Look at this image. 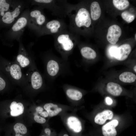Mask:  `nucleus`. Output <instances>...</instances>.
<instances>
[{
  "mask_svg": "<svg viewBox=\"0 0 136 136\" xmlns=\"http://www.w3.org/2000/svg\"><path fill=\"white\" fill-rule=\"evenodd\" d=\"M69 23L68 28L78 35L83 28H89L91 23L90 13L85 7L70 4L67 12Z\"/></svg>",
  "mask_w": 136,
  "mask_h": 136,
  "instance_id": "1",
  "label": "nucleus"
},
{
  "mask_svg": "<svg viewBox=\"0 0 136 136\" xmlns=\"http://www.w3.org/2000/svg\"><path fill=\"white\" fill-rule=\"evenodd\" d=\"M30 3L31 0H13L9 9L0 20V24L10 28Z\"/></svg>",
  "mask_w": 136,
  "mask_h": 136,
  "instance_id": "2",
  "label": "nucleus"
},
{
  "mask_svg": "<svg viewBox=\"0 0 136 136\" xmlns=\"http://www.w3.org/2000/svg\"><path fill=\"white\" fill-rule=\"evenodd\" d=\"M70 4L66 1L56 0H32L30 3L31 5L47 9L53 15L61 18L67 16Z\"/></svg>",
  "mask_w": 136,
  "mask_h": 136,
  "instance_id": "3",
  "label": "nucleus"
},
{
  "mask_svg": "<svg viewBox=\"0 0 136 136\" xmlns=\"http://www.w3.org/2000/svg\"><path fill=\"white\" fill-rule=\"evenodd\" d=\"M30 11L29 7L25 10L7 31L5 39L8 43L11 45L14 40L18 41L22 38L27 26Z\"/></svg>",
  "mask_w": 136,
  "mask_h": 136,
  "instance_id": "4",
  "label": "nucleus"
},
{
  "mask_svg": "<svg viewBox=\"0 0 136 136\" xmlns=\"http://www.w3.org/2000/svg\"><path fill=\"white\" fill-rule=\"evenodd\" d=\"M77 35L68 28L53 36L55 44L58 48L67 52L72 50L77 43Z\"/></svg>",
  "mask_w": 136,
  "mask_h": 136,
  "instance_id": "5",
  "label": "nucleus"
},
{
  "mask_svg": "<svg viewBox=\"0 0 136 136\" xmlns=\"http://www.w3.org/2000/svg\"><path fill=\"white\" fill-rule=\"evenodd\" d=\"M44 9L37 6L29 11L27 26L35 34L48 21Z\"/></svg>",
  "mask_w": 136,
  "mask_h": 136,
  "instance_id": "6",
  "label": "nucleus"
},
{
  "mask_svg": "<svg viewBox=\"0 0 136 136\" xmlns=\"http://www.w3.org/2000/svg\"><path fill=\"white\" fill-rule=\"evenodd\" d=\"M68 28V25L63 21L54 19L48 21L35 34L38 37L50 35H54Z\"/></svg>",
  "mask_w": 136,
  "mask_h": 136,
  "instance_id": "7",
  "label": "nucleus"
},
{
  "mask_svg": "<svg viewBox=\"0 0 136 136\" xmlns=\"http://www.w3.org/2000/svg\"><path fill=\"white\" fill-rule=\"evenodd\" d=\"M122 33L121 28L117 25H113L109 28L107 39L110 43L115 44L119 40Z\"/></svg>",
  "mask_w": 136,
  "mask_h": 136,
  "instance_id": "8",
  "label": "nucleus"
},
{
  "mask_svg": "<svg viewBox=\"0 0 136 136\" xmlns=\"http://www.w3.org/2000/svg\"><path fill=\"white\" fill-rule=\"evenodd\" d=\"M131 51L130 45L124 44L116 48L114 56L118 60L123 61L127 58Z\"/></svg>",
  "mask_w": 136,
  "mask_h": 136,
  "instance_id": "9",
  "label": "nucleus"
},
{
  "mask_svg": "<svg viewBox=\"0 0 136 136\" xmlns=\"http://www.w3.org/2000/svg\"><path fill=\"white\" fill-rule=\"evenodd\" d=\"M116 120H114L104 125L102 127V133L104 136H116L117 132L115 127L118 124Z\"/></svg>",
  "mask_w": 136,
  "mask_h": 136,
  "instance_id": "10",
  "label": "nucleus"
},
{
  "mask_svg": "<svg viewBox=\"0 0 136 136\" xmlns=\"http://www.w3.org/2000/svg\"><path fill=\"white\" fill-rule=\"evenodd\" d=\"M67 123L69 128L74 133H78L81 131L82 127L81 122L76 117H69L67 119Z\"/></svg>",
  "mask_w": 136,
  "mask_h": 136,
  "instance_id": "11",
  "label": "nucleus"
},
{
  "mask_svg": "<svg viewBox=\"0 0 136 136\" xmlns=\"http://www.w3.org/2000/svg\"><path fill=\"white\" fill-rule=\"evenodd\" d=\"M113 116V112L110 110H104L97 114L95 116L94 121L96 124L103 125L108 120L111 119Z\"/></svg>",
  "mask_w": 136,
  "mask_h": 136,
  "instance_id": "12",
  "label": "nucleus"
},
{
  "mask_svg": "<svg viewBox=\"0 0 136 136\" xmlns=\"http://www.w3.org/2000/svg\"><path fill=\"white\" fill-rule=\"evenodd\" d=\"M90 10L91 19L94 21L98 19L101 13V8L98 3L96 1L92 2L90 5Z\"/></svg>",
  "mask_w": 136,
  "mask_h": 136,
  "instance_id": "13",
  "label": "nucleus"
},
{
  "mask_svg": "<svg viewBox=\"0 0 136 136\" xmlns=\"http://www.w3.org/2000/svg\"><path fill=\"white\" fill-rule=\"evenodd\" d=\"M107 88L108 92L114 96L119 95L122 91V89L119 84L113 82L108 83Z\"/></svg>",
  "mask_w": 136,
  "mask_h": 136,
  "instance_id": "14",
  "label": "nucleus"
},
{
  "mask_svg": "<svg viewBox=\"0 0 136 136\" xmlns=\"http://www.w3.org/2000/svg\"><path fill=\"white\" fill-rule=\"evenodd\" d=\"M31 84L32 88L35 89L40 88L42 86L43 81L40 74L37 72L33 73L31 77Z\"/></svg>",
  "mask_w": 136,
  "mask_h": 136,
  "instance_id": "15",
  "label": "nucleus"
},
{
  "mask_svg": "<svg viewBox=\"0 0 136 136\" xmlns=\"http://www.w3.org/2000/svg\"><path fill=\"white\" fill-rule=\"evenodd\" d=\"M82 56L84 58L88 59H93L96 56L95 51L91 48L85 46L82 48L80 50Z\"/></svg>",
  "mask_w": 136,
  "mask_h": 136,
  "instance_id": "16",
  "label": "nucleus"
},
{
  "mask_svg": "<svg viewBox=\"0 0 136 136\" xmlns=\"http://www.w3.org/2000/svg\"><path fill=\"white\" fill-rule=\"evenodd\" d=\"M47 70L48 74L51 76L56 75L59 70L58 63L55 61L50 60L48 62L47 66Z\"/></svg>",
  "mask_w": 136,
  "mask_h": 136,
  "instance_id": "17",
  "label": "nucleus"
},
{
  "mask_svg": "<svg viewBox=\"0 0 136 136\" xmlns=\"http://www.w3.org/2000/svg\"><path fill=\"white\" fill-rule=\"evenodd\" d=\"M119 79L120 81L123 82L131 83L135 81L136 76L131 72H124L120 75Z\"/></svg>",
  "mask_w": 136,
  "mask_h": 136,
  "instance_id": "18",
  "label": "nucleus"
},
{
  "mask_svg": "<svg viewBox=\"0 0 136 136\" xmlns=\"http://www.w3.org/2000/svg\"><path fill=\"white\" fill-rule=\"evenodd\" d=\"M9 70L10 75L14 79L18 80L21 78L22 76L21 70L18 64L12 65L10 67Z\"/></svg>",
  "mask_w": 136,
  "mask_h": 136,
  "instance_id": "19",
  "label": "nucleus"
},
{
  "mask_svg": "<svg viewBox=\"0 0 136 136\" xmlns=\"http://www.w3.org/2000/svg\"><path fill=\"white\" fill-rule=\"evenodd\" d=\"M14 136H24L27 132V129L25 125L22 123H18L14 126Z\"/></svg>",
  "mask_w": 136,
  "mask_h": 136,
  "instance_id": "20",
  "label": "nucleus"
},
{
  "mask_svg": "<svg viewBox=\"0 0 136 136\" xmlns=\"http://www.w3.org/2000/svg\"><path fill=\"white\" fill-rule=\"evenodd\" d=\"M13 0H0V20L10 9Z\"/></svg>",
  "mask_w": 136,
  "mask_h": 136,
  "instance_id": "21",
  "label": "nucleus"
},
{
  "mask_svg": "<svg viewBox=\"0 0 136 136\" xmlns=\"http://www.w3.org/2000/svg\"><path fill=\"white\" fill-rule=\"evenodd\" d=\"M67 96L71 99L78 100L81 99L82 96V93L80 91L72 89H69L66 91Z\"/></svg>",
  "mask_w": 136,
  "mask_h": 136,
  "instance_id": "22",
  "label": "nucleus"
},
{
  "mask_svg": "<svg viewBox=\"0 0 136 136\" xmlns=\"http://www.w3.org/2000/svg\"><path fill=\"white\" fill-rule=\"evenodd\" d=\"M113 3L114 6L119 10H124L129 4V1L127 0H113Z\"/></svg>",
  "mask_w": 136,
  "mask_h": 136,
  "instance_id": "23",
  "label": "nucleus"
},
{
  "mask_svg": "<svg viewBox=\"0 0 136 136\" xmlns=\"http://www.w3.org/2000/svg\"><path fill=\"white\" fill-rule=\"evenodd\" d=\"M24 107L23 104L20 103H17V106L15 109L11 111V115L12 116L16 117L22 114L23 112Z\"/></svg>",
  "mask_w": 136,
  "mask_h": 136,
  "instance_id": "24",
  "label": "nucleus"
},
{
  "mask_svg": "<svg viewBox=\"0 0 136 136\" xmlns=\"http://www.w3.org/2000/svg\"><path fill=\"white\" fill-rule=\"evenodd\" d=\"M121 16L124 20L128 23L132 22L135 18V16L133 14L127 11L122 12Z\"/></svg>",
  "mask_w": 136,
  "mask_h": 136,
  "instance_id": "25",
  "label": "nucleus"
},
{
  "mask_svg": "<svg viewBox=\"0 0 136 136\" xmlns=\"http://www.w3.org/2000/svg\"><path fill=\"white\" fill-rule=\"evenodd\" d=\"M61 108L58 107L53 110H50L47 111L49 115L51 117L55 116L58 114L62 111Z\"/></svg>",
  "mask_w": 136,
  "mask_h": 136,
  "instance_id": "26",
  "label": "nucleus"
},
{
  "mask_svg": "<svg viewBox=\"0 0 136 136\" xmlns=\"http://www.w3.org/2000/svg\"><path fill=\"white\" fill-rule=\"evenodd\" d=\"M58 107V106L56 104L50 103L45 104L44 106V109L47 111L52 110Z\"/></svg>",
  "mask_w": 136,
  "mask_h": 136,
  "instance_id": "27",
  "label": "nucleus"
},
{
  "mask_svg": "<svg viewBox=\"0 0 136 136\" xmlns=\"http://www.w3.org/2000/svg\"><path fill=\"white\" fill-rule=\"evenodd\" d=\"M34 119L37 122L39 123L43 124L46 122V120L44 117L37 115L34 117Z\"/></svg>",
  "mask_w": 136,
  "mask_h": 136,
  "instance_id": "28",
  "label": "nucleus"
},
{
  "mask_svg": "<svg viewBox=\"0 0 136 136\" xmlns=\"http://www.w3.org/2000/svg\"><path fill=\"white\" fill-rule=\"evenodd\" d=\"M6 85V83L5 80L0 75V91L5 88Z\"/></svg>",
  "mask_w": 136,
  "mask_h": 136,
  "instance_id": "29",
  "label": "nucleus"
},
{
  "mask_svg": "<svg viewBox=\"0 0 136 136\" xmlns=\"http://www.w3.org/2000/svg\"><path fill=\"white\" fill-rule=\"evenodd\" d=\"M17 106V103L15 101L12 102L10 106V108L11 111L14 110L16 107Z\"/></svg>",
  "mask_w": 136,
  "mask_h": 136,
  "instance_id": "30",
  "label": "nucleus"
},
{
  "mask_svg": "<svg viewBox=\"0 0 136 136\" xmlns=\"http://www.w3.org/2000/svg\"><path fill=\"white\" fill-rule=\"evenodd\" d=\"M44 131L47 136H51V132L50 129L48 128H45L44 130Z\"/></svg>",
  "mask_w": 136,
  "mask_h": 136,
  "instance_id": "31",
  "label": "nucleus"
},
{
  "mask_svg": "<svg viewBox=\"0 0 136 136\" xmlns=\"http://www.w3.org/2000/svg\"><path fill=\"white\" fill-rule=\"evenodd\" d=\"M40 115L43 117H47L49 115L48 114L47 112L43 111L39 113Z\"/></svg>",
  "mask_w": 136,
  "mask_h": 136,
  "instance_id": "32",
  "label": "nucleus"
},
{
  "mask_svg": "<svg viewBox=\"0 0 136 136\" xmlns=\"http://www.w3.org/2000/svg\"><path fill=\"white\" fill-rule=\"evenodd\" d=\"M106 101L107 104L108 105H111L113 102L112 99L109 97H107L106 98Z\"/></svg>",
  "mask_w": 136,
  "mask_h": 136,
  "instance_id": "33",
  "label": "nucleus"
},
{
  "mask_svg": "<svg viewBox=\"0 0 136 136\" xmlns=\"http://www.w3.org/2000/svg\"><path fill=\"white\" fill-rule=\"evenodd\" d=\"M36 110L38 113H39L43 111V109L42 107L40 106L37 107L36 109Z\"/></svg>",
  "mask_w": 136,
  "mask_h": 136,
  "instance_id": "34",
  "label": "nucleus"
},
{
  "mask_svg": "<svg viewBox=\"0 0 136 136\" xmlns=\"http://www.w3.org/2000/svg\"><path fill=\"white\" fill-rule=\"evenodd\" d=\"M136 65H135L133 67V70L136 73Z\"/></svg>",
  "mask_w": 136,
  "mask_h": 136,
  "instance_id": "35",
  "label": "nucleus"
},
{
  "mask_svg": "<svg viewBox=\"0 0 136 136\" xmlns=\"http://www.w3.org/2000/svg\"><path fill=\"white\" fill-rule=\"evenodd\" d=\"M136 34H135V40H136Z\"/></svg>",
  "mask_w": 136,
  "mask_h": 136,
  "instance_id": "36",
  "label": "nucleus"
},
{
  "mask_svg": "<svg viewBox=\"0 0 136 136\" xmlns=\"http://www.w3.org/2000/svg\"><path fill=\"white\" fill-rule=\"evenodd\" d=\"M41 136H45V135H41Z\"/></svg>",
  "mask_w": 136,
  "mask_h": 136,
  "instance_id": "37",
  "label": "nucleus"
}]
</instances>
